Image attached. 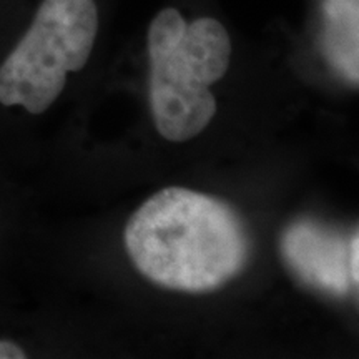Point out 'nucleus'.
<instances>
[{
	"mask_svg": "<svg viewBox=\"0 0 359 359\" xmlns=\"http://www.w3.org/2000/svg\"><path fill=\"white\" fill-rule=\"evenodd\" d=\"M97 32L93 0H43L0 65V103L45 114L64 92L67 75L87 65Z\"/></svg>",
	"mask_w": 359,
	"mask_h": 359,
	"instance_id": "3",
	"label": "nucleus"
},
{
	"mask_svg": "<svg viewBox=\"0 0 359 359\" xmlns=\"http://www.w3.org/2000/svg\"><path fill=\"white\" fill-rule=\"evenodd\" d=\"M125 248L143 276L161 288L212 293L246 268L251 240L224 201L188 188H165L137 208Z\"/></svg>",
	"mask_w": 359,
	"mask_h": 359,
	"instance_id": "1",
	"label": "nucleus"
},
{
	"mask_svg": "<svg viewBox=\"0 0 359 359\" xmlns=\"http://www.w3.org/2000/svg\"><path fill=\"white\" fill-rule=\"evenodd\" d=\"M323 50L349 83H359V0H325Z\"/></svg>",
	"mask_w": 359,
	"mask_h": 359,
	"instance_id": "5",
	"label": "nucleus"
},
{
	"mask_svg": "<svg viewBox=\"0 0 359 359\" xmlns=\"http://www.w3.org/2000/svg\"><path fill=\"white\" fill-rule=\"evenodd\" d=\"M349 243L351 236L344 238L311 219H299L283 231L280 250L286 266L304 285L343 298L358 291L349 266Z\"/></svg>",
	"mask_w": 359,
	"mask_h": 359,
	"instance_id": "4",
	"label": "nucleus"
},
{
	"mask_svg": "<svg viewBox=\"0 0 359 359\" xmlns=\"http://www.w3.org/2000/svg\"><path fill=\"white\" fill-rule=\"evenodd\" d=\"M27 353L12 339H0V359H25Z\"/></svg>",
	"mask_w": 359,
	"mask_h": 359,
	"instance_id": "6",
	"label": "nucleus"
},
{
	"mask_svg": "<svg viewBox=\"0 0 359 359\" xmlns=\"http://www.w3.org/2000/svg\"><path fill=\"white\" fill-rule=\"evenodd\" d=\"M150 109L165 140L198 137L217 115L213 83L224 77L231 40L218 20L203 17L191 24L177 8H165L148 30Z\"/></svg>",
	"mask_w": 359,
	"mask_h": 359,
	"instance_id": "2",
	"label": "nucleus"
},
{
	"mask_svg": "<svg viewBox=\"0 0 359 359\" xmlns=\"http://www.w3.org/2000/svg\"><path fill=\"white\" fill-rule=\"evenodd\" d=\"M349 266H351L353 280L359 283V235L354 231L351 235V243H349Z\"/></svg>",
	"mask_w": 359,
	"mask_h": 359,
	"instance_id": "7",
	"label": "nucleus"
}]
</instances>
